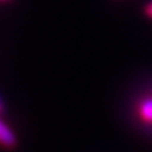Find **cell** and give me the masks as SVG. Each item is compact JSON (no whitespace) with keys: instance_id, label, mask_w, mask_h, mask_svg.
<instances>
[{"instance_id":"1","label":"cell","mask_w":152,"mask_h":152,"mask_svg":"<svg viewBox=\"0 0 152 152\" xmlns=\"http://www.w3.org/2000/svg\"><path fill=\"white\" fill-rule=\"evenodd\" d=\"M135 113L141 123L152 125V96H145L135 104Z\"/></svg>"},{"instance_id":"2","label":"cell","mask_w":152,"mask_h":152,"mask_svg":"<svg viewBox=\"0 0 152 152\" xmlns=\"http://www.w3.org/2000/svg\"><path fill=\"white\" fill-rule=\"evenodd\" d=\"M0 145L4 148H14L17 145V137L16 132L11 130L9 125L6 124V121L0 118Z\"/></svg>"},{"instance_id":"3","label":"cell","mask_w":152,"mask_h":152,"mask_svg":"<svg viewBox=\"0 0 152 152\" xmlns=\"http://www.w3.org/2000/svg\"><path fill=\"white\" fill-rule=\"evenodd\" d=\"M144 13H145V16H148L149 18H152V1L151 3H148V4L144 7Z\"/></svg>"},{"instance_id":"4","label":"cell","mask_w":152,"mask_h":152,"mask_svg":"<svg viewBox=\"0 0 152 152\" xmlns=\"http://www.w3.org/2000/svg\"><path fill=\"white\" fill-rule=\"evenodd\" d=\"M3 110H4V104H3V102H1V99H0V114L3 113Z\"/></svg>"},{"instance_id":"5","label":"cell","mask_w":152,"mask_h":152,"mask_svg":"<svg viewBox=\"0 0 152 152\" xmlns=\"http://www.w3.org/2000/svg\"><path fill=\"white\" fill-rule=\"evenodd\" d=\"M0 1H9V0H0Z\"/></svg>"}]
</instances>
